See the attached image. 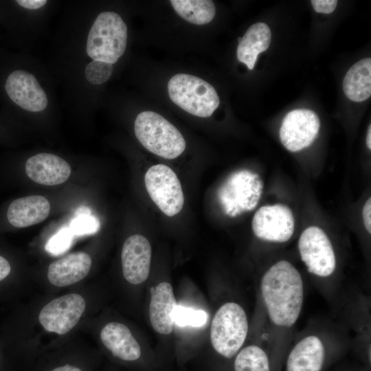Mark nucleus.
Segmentation results:
<instances>
[{"label": "nucleus", "instance_id": "2f4dec72", "mask_svg": "<svg viewBox=\"0 0 371 371\" xmlns=\"http://www.w3.org/2000/svg\"><path fill=\"white\" fill-rule=\"evenodd\" d=\"M51 371H82V370L76 366L69 365V364H66L62 366L57 367Z\"/></svg>", "mask_w": 371, "mask_h": 371}, {"label": "nucleus", "instance_id": "0eeeda50", "mask_svg": "<svg viewBox=\"0 0 371 371\" xmlns=\"http://www.w3.org/2000/svg\"><path fill=\"white\" fill-rule=\"evenodd\" d=\"M144 181L150 197L164 214L173 216L181 212L184 196L181 183L170 167L164 164L151 166Z\"/></svg>", "mask_w": 371, "mask_h": 371}, {"label": "nucleus", "instance_id": "bb28decb", "mask_svg": "<svg viewBox=\"0 0 371 371\" xmlns=\"http://www.w3.org/2000/svg\"><path fill=\"white\" fill-rule=\"evenodd\" d=\"M113 71V65L99 61L93 60L85 68V77L93 85H101L107 81Z\"/></svg>", "mask_w": 371, "mask_h": 371}, {"label": "nucleus", "instance_id": "f3484780", "mask_svg": "<svg viewBox=\"0 0 371 371\" xmlns=\"http://www.w3.org/2000/svg\"><path fill=\"white\" fill-rule=\"evenodd\" d=\"M100 338L113 356L121 361L134 362L142 357L140 345L129 328L122 323L106 324L100 332Z\"/></svg>", "mask_w": 371, "mask_h": 371}, {"label": "nucleus", "instance_id": "f257e3e1", "mask_svg": "<svg viewBox=\"0 0 371 371\" xmlns=\"http://www.w3.org/2000/svg\"><path fill=\"white\" fill-rule=\"evenodd\" d=\"M262 298L270 321L289 328L299 318L304 301V283L298 270L287 260L272 265L260 282Z\"/></svg>", "mask_w": 371, "mask_h": 371}, {"label": "nucleus", "instance_id": "6e6552de", "mask_svg": "<svg viewBox=\"0 0 371 371\" xmlns=\"http://www.w3.org/2000/svg\"><path fill=\"white\" fill-rule=\"evenodd\" d=\"M298 250L308 271L320 278L330 276L336 268V257L327 234L317 226L305 229L298 240Z\"/></svg>", "mask_w": 371, "mask_h": 371}, {"label": "nucleus", "instance_id": "5701e85b", "mask_svg": "<svg viewBox=\"0 0 371 371\" xmlns=\"http://www.w3.org/2000/svg\"><path fill=\"white\" fill-rule=\"evenodd\" d=\"M233 371H272L267 352L258 345L241 348L234 358Z\"/></svg>", "mask_w": 371, "mask_h": 371}, {"label": "nucleus", "instance_id": "2eb2a0df", "mask_svg": "<svg viewBox=\"0 0 371 371\" xmlns=\"http://www.w3.org/2000/svg\"><path fill=\"white\" fill-rule=\"evenodd\" d=\"M25 170L33 181L45 186H55L66 181L71 174L69 164L54 154L41 153L28 158Z\"/></svg>", "mask_w": 371, "mask_h": 371}, {"label": "nucleus", "instance_id": "a878e982", "mask_svg": "<svg viewBox=\"0 0 371 371\" xmlns=\"http://www.w3.org/2000/svg\"><path fill=\"white\" fill-rule=\"evenodd\" d=\"M74 235L69 227H63L52 236L45 245V250L53 256L66 252L71 246Z\"/></svg>", "mask_w": 371, "mask_h": 371}, {"label": "nucleus", "instance_id": "20e7f679", "mask_svg": "<svg viewBox=\"0 0 371 371\" xmlns=\"http://www.w3.org/2000/svg\"><path fill=\"white\" fill-rule=\"evenodd\" d=\"M248 328L243 308L235 302L224 304L211 324L210 340L214 350L225 359L234 358L245 343Z\"/></svg>", "mask_w": 371, "mask_h": 371}, {"label": "nucleus", "instance_id": "423d86ee", "mask_svg": "<svg viewBox=\"0 0 371 371\" xmlns=\"http://www.w3.org/2000/svg\"><path fill=\"white\" fill-rule=\"evenodd\" d=\"M260 175L243 169L231 173L217 190V199L223 212L236 217L251 211L259 203L263 191Z\"/></svg>", "mask_w": 371, "mask_h": 371}, {"label": "nucleus", "instance_id": "4468645a", "mask_svg": "<svg viewBox=\"0 0 371 371\" xmlns=\"http://www.w3.org/2000/svg\"><path fill=\"white\" fill-rule=\"evenodd\" d=\"M327 360V350L322 339L316 335H307L289 352L285 371H323Z\"/></svg>", "mask_w": 371, "mask_h": 371}, {"label": "nucleus", "instance_id": "4be33fe9", "mask_svg": "<svg viewBox=\"0 0 371 371\" xmlns=\"http://www.w3.org/2000/svg\"><path fill=\"white\" fill-rule=\"evenodd\" d=\"M174 10L183 19L194 25H205L212 21L216 8L210 0H171Z\"/></svg>", "mask_w": 371, "mask_h": 371}, {"label": "nucleus", "instance_id": "a211bd4d", "mask_svg": "<svg viewBox=\"0 0 371 371\" xmlns=\"http://www.w3.org/2000/svg\"><path fill=\"white\" fill-rule=\"evenodd\" d=\"M91 267V258L85 252H74L51 263L47 278L56 286L75 284L85 278Z\"/></svg>", "mask_w": 371, "mask_h": 371}, {"label": "nucleus", "instance_id": "dca6fc26", "mask_svg": "<svg viewBox=\"0 0 371 371\" xmlns=\"http://www.w3.org/2000/svg\"><path fill=\"white\" fill-rule=\"evenodd\" d=\"M149 317L153 329L162 335L170 334L174 327L173 311L177 306L172 285L163 282L150 289Z\"/></svg>", "mask_w": 371, "mask_h": 371}, {"label": "nucleus", "instance_id": "6ab92c4d", "mask_svg": "<svg viewBox=\"0 0 371 371\" xmlns=\"http://www.w3.org/2000/svg\"><path fill=\"white\" fill-rule=\"evenodd\" d=\"M50 203L44 196L31 195L11 202L7 211V218L14 227L23 228L38 224L47 218Z\"/></svg>", "mask_w": 371, "mask_h": 371}, {"label": "nucleus", "instance_id": "f8f14e48", "mask_svg": "<svg viewBox=\"0 0 371 371\" xmlns=\"http://www.w3.org/2000/svg\"><path fill=\"white\" fill-rule=\"evenodd\" d=\"M5 90L15 104L27 111L39 112L47 107L45 92L34 76L27 71H12L6 80Z\"/></svg>", "mask_w": 371, "mask_h": 371}, {"label": "nucleus", "instance_id": "ddd939ff", "mask_svg": "<svg viewBox=\"0 0 371 371\" xmlns=\"http://www.w3.org/2000/svg\"><path fill=\"white\" fill-rule=\"evenodd\" d=\"M152 249L148 240L134 234L124 241L122 254V273L132 284H139L147 280L150 269Z\"/></svg>", "mask_w": 371, "mask_h": 371}, {"label": "nucleus", "instance_id": "9b49d317", "mask_svg": "<svg viewBox=\"0 0 371 371\" xmlns=\"http://www.w3.org/2000/svg\"><path fill=\"white\" fill-rule=\"evenodd\" d=\"M320 121L313 111L305 109L289 112L280 128V139L291 152H297L308 147L318 135Z\"/></svg>", "mask_w": 371, "mask_h": 371}, {"label": "nucleus", "instance_id": "f03ea898", "mask_svg": "<svg viewBox=\"0 0 371 371\" xmlns=\"http://www.w3.org/2000/svg\"><path fill=\"white\" fill-rule=\"evenodd\" d=\"M134 131L145 148L165 159L177 158L186 148V141L180 131L154 111L139 113L135 120Z\"/></svg>", "mask_w": 371, "mask_h": 371}, {"label": "nucleus", "instance_id": "aec40b11", "mask_svg": "<svg viewBox=\"0 0 371 371\" xmlns=\"http://www.w3.org/2000/svg\"><path fill=\"white\" fill-rule=\"evenodd\" d=\"M271 40V30L266 23H256L251 25L238 43V60L252 70L258 54L269 48Z\"/></svg>", "mask_w": 371, "mask_h": 371}, {"label": "nucleus", "instance_id": "412c9836", "mask_svg": "<svg viewBox=\"0 0 371 371\" xmlns=\"http://www.w3.org/2000/svg\"><path fill=\"white\" fill-rule=\"evenodd\" d=\"M346 96L354 102H363L371 95V58H365L355 63L343 80Z\"/></svg>", "mask_w": 371, "mask_h": 371}, {"label": "nucleus", "instance_id": "7ed1b4c3", "mask_svg": "<svg viewBox=\"0 0 371 371\" xmlns=\"http://www.w3.org/2000/svg\"><path fill=\"white\" fill-rule=\"evenodd\" d=\"M127 34V26L118 14L101 12L88 34V56L93 60L115 63L125 52Z\"/></svg>", "mask_w": 371, "mask_h": 371}, {"label": "nucleus", "instance_id": "cd10ccee", "mask_svg": "<svg viewBox=\"0 0 371 371\" xmlns=\"http://www.w3.org/2000/svg\"><path fill=\"white\" fill-rule=\"evenodd\" d=\"M311 2L315 12L324 14L333 12L337 5V0H312Z\"/></svg>", "mask_w": 371, "mask_h": 371}, {"label": "nucleus", "instance_id": "1a4fd4ad", "mask_svg": "<svg viewBox=\"0 0 371 371\" xmlns=\"http://www.w3.org/2000/svg\"><path fill=\"white\" fill-rule=\"evenodd\" d=\"M256 237L272 243H285L293 236L295 220L291 209L281 203L260 207L252 219Z\"/></svg>", "mask_w": 371, "mask_h": 371}, {"label": "nucleus", "instance_id": "9d476101", "mask_svg": "<svg viewBox=\"0 0 371 371\" xmlns=\"http://www.w3.org/2000/svg\"><path fill=\"white\" fill-rule=\"evenodd\" d=\"M85 306V301L80 295H65L47 304L41 309L38 319L45 330L65 335L78 324Z\"/></svg>", "mask_w": 371, "mask_h": 371}, {"label": "nucleus", "instance_id": "c85d7f7f", "mask_svg": "<svg viewBox=\"0 0 371 371\" xmlns=\"http://www.w3.org/2000/svg\"><path fill=\"white\" fill-rule=\"evenodd\" d=\"M362 216L364 226L367 232L371 233V198L370 197L363 205Z\"/></svg>", "mask_w": 371, "mask_h": 371}, {"label": "nucleus", "instance_id": "c756f323", "mask_svg": "<svg viewBox=\"0 0 371 371\" xmlns=\"http://www.w3.org/2000/svg\"><path fill=\"white\" fill-rule=\"evenodd\" d=\"M16 2L23 8L36 10L41 8L47 3L45 0H17Z\"/></svg>", "mask_w": 371, "mask_h": 371}, {"label": "nucleus", "instance_id": "7c9ffc66", "mask_svg": "<svg viewBox=\"0 0 371 371\" xmlns=\"http://www.w3.org/2000/svg\"><path fill=\"white\" fill-rule=\"evenodd\" d=\"M11 267L8 261L0 256V281L5 279L10 273Z\"/></svg>", "mask_w": 371, "mask_h": 371}, {"label": "nucleus", "instance_id": "473e14b6", "mask_svg": "<svg viewBox=\"0 0 371 371\" xmlns=\"http://www.w3.org/2000/svg\"><path fill=\"white\" fill-rule=\"evenodd\" d=\"M366 145L369 150L371 149V125H369L366 135Z\"/></svg>", "mask_w": 371, "mask_h": 371}, {"label": "nucleus", "instance_id": "393cba45", "mask_svg": "<svg viewBox=\"0 0 371 371\" xmlns=\"http://www.w3.org/2000/svg\"><path fill=\"white\" fill-rule=\"evenodd\" d=\"M174 323L180 326L201 327L207 322V313L202 310L177 306L173 311Z\"/></svg>", "mask_w": 371, "mask_h": 371}, {"label": "nucleus", "instance_id": "39448f33", "mask_svg": "<svg viewBox=\"0 0 371 371\" xmlns=\"http://www.w3.org/2000/svg\"><path fill=\"white\" fill-rule=\"evenodd\" d=\"M170 100L185 111L200 117H208L219 105L214 87L205 80L188 74H177L168 81Z\"/></svg>", "mask_w": 371, "mask_h": 371}, {"label": "nucleus", "instance_id": "b1692460", "mask_svg": "<svg viewBox=\"0 0 371 371\" xmlns=\"http://www.w3.org/2000/svg\"><path fill=\"white\" fill-rule=\"evenodd\" d=\"M100 223L97 217L91 214L90 209L82 206L77 209L75 217L71 221L69 228L74 236L94 234L99 230Z\"/></svg>", "mask_w": 371, "mask_h": 371}]
</instances>
